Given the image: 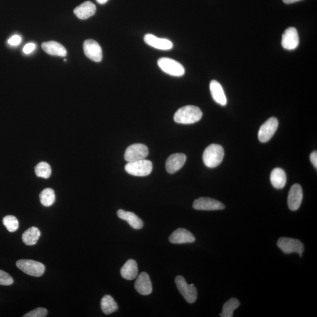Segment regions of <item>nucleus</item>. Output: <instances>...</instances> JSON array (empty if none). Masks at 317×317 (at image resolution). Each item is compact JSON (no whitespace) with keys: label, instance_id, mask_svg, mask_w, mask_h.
Segmentation results:
<instances>
[{"label":"nucleus","instance_id":"f257e3e1","mask_svg":"<svg viewBox=\"0 0 317 317\" xmlns=\"http://www.w3.org/2000/svg\"><path fill=\"white\" fill-rule=\"evenodd\" d=\"M203 113L198 106H187L176 111L174 115L175 122L182 124H192L202 119Z\"/></svg>","mask_w":317,"mask_h":317},{"label":"nucleus","instance_id":"f03ea898","mask_svg":"<svg viewBox=\"0 0 317 317\" xmlns=\"http://www.w3.org/2000/svg\"><path fill=\"white\" fill-rule=\"evenodd\" d=\"M223 147L217 144H211L207 147L203 155V161L208 168H214L220 164L224 158Z\"/></svg>","mask_w":317,"mask_h":317},{"label":"nucleus","instance_id":"7ed1b4c3","mask_svg":"<svg viewBox=\"0 0 317 317\" xmlns=\"http://www.w3.org/2000/svg\"><path fill=\"white\" fill-rule=\"evenodd\" d=\"M152 162L145 159L128 162L125 166L127 173L136 176H148L152 172Z\"/></svg>","mask_w":317,"mask_h":317},{"label":"nucleus","instance_id":"20e7f679","mask_svg":"<svg viewBox=\"0 0 317 317\" xmlns=\"http://www.w3.org/2000/svg\"><path fill=\"white\" fill-rule=\"evenodd\" d=\"M16 265L25 274L34 277H38L43 275L45 270L43 264L32 260H19L16 263Z\"/></svg>","mask_w":317,"mask_h":317},{"label":"nucleus","instance_id":"39448f33","mask_svg":"<svg viewBox=\"0 0 317 317\" xmlns=\"http://www.w3.org/2000/svg\"><path fill=\"white\" fill-rule=\"evenodd\" d=\"M158 66L164 73L173 77H182L185 73V70L181 64L173 59L161 58L158 61Z\"/></svg>","mask_w":317,"mask_h":317},{"label":"nucleus","instance_id":"423d86ee","mask_svg":"<svg viewBox=\"0 0 317 317\" xmlns=\"http://www.w3.org/2000/svg\"><path fill=\"white\" fill-rule=\"evenodd\" d=\"M175 283L177 288L186 302L194 303L198 297L197 290L194 284H188L184 277L179 276L176 277Z\"/></svg>","mask_w":317,"mask_h":317},{"label":"nucleus","instance_id":"0eeeda50","mask_svg":"<svg viewBox=\"0 0 317 317\" xmlns=\"http://www.w3.org/2000/svg\"><path fill=\"white\" fill-rule=\"evenodd\" d=\"M277 246L284 253L291 254L297 253L300 257L305 250L303 244L299 240L293 239L292 238L282 237L278 240Z\"/></svg>","mask_w":317,"mask_h":317},{"label":"nucleus","instance_id":"6e6552de","mask_svg":"<svg viewBox=\"0 0 317 317\" xmlns=\"http://www.w3.org/2000/svg\"><path fill=\"white\" fill-rule=\"evenodd\" d=\"M149 155V149L146 145L136 143L130 145L126 150L125 159L127 162L144 159Z\"/></svg>","mask_w":317,"mask_h":317},{"label":"nucleus","instance_id":"1a4fd4ad","mask_svg":"<svg viewBox=\"0 0 317 317\" xmlns=\"http://www.w3.org/2000/svg\"><path fill=\"white\" fill-rule=\"evenodd\" d=\"M279 126V121L276 117H272L260 127L258 138L261 142H267L274 135Z\"/></svg>","mask_w":317,"mask_h":317},{"label":"nucleus","instance_id":"9d476101","mask_svg":"<svg viewBox=\"0 0 317 317\" xmlns=\"http://www.w3.org/2000/svg\"><path fill=\"white\" fill-rule=\"evenodd\" d=\"M193 208L198 211L223 210L225 206L215 199L209 198H200L195 201Z\"/></svg>","mask_w":317,"mask_h":317},{"label":"nucleus","instance_id":"9b49d317","mask_svg":"<svg viewBox=\"0 0 317 317\" xmlns=\"http://www.w3.org/2000/svg\"><path fill=\"white\" fill-rule=\"evenodd\" d=\"M84 51L86 56L96 63H99L103 59V50L100 45L96 41L90 39L84 42Z\"/></svg>","mask_w":317,"mask_h":317},{"label":"nucleus","instance_id":"f8f14e48","mask_svg":"<svg viewBox=\"0 0 317 317\" xmlns=\"http://www.w3.org/2000/svg\"><path fill=\"white\" fill-rule=\"evenodd\" d=\"M282 45L287 50H293L299 45V36L297 29L290 27L287 29L283 35Z\"/></svg>","mask_w":317,"mask_h":317},{"label":"nucleus","instance_id":"ddd939ff","mask_svg":"<svg viewBox=\"0 0 317 317\" xmlns=\"http://www.w3.org/2000/svg\"><path fill=\"white\" fill-rule=\"evenodd\" d=\"M144 41L149 46L160 50H170L173 47L172 42L168 39L158 38L153 34H146Z\"/></svg>","mask_w":317,"mask_h":317},{"label":"nucleus","instance_id":"4468645a","mask_svg":"<svg viewBox=\"0 0 317 317\" xmlns=\"http://www.w3.org/2000/svg\"><path fill=\"white\" fill-rule=\"evenodd\" d=\"M303 193L299 184H294L291 188L288 196V205L291 211H296L302 204Z\"/></svg>","mask_w":317,"mask_h":317},{"label":"nucleus","instance_id":"2eb2a0df","mask_svg":"<svg viewBox=\"0 0 317 317\" xmlns=\"http://www.w3.org/2000/svg\"><path fill=\"white\" fill-rule=\"evenodd\" d=\"M186 156L183 153H174L169 157L166 162V169L169 173L173 174L179 171L185 165Z\"/></svg>","mask_w":317,"mask_h":317},{"label":"nucleus","instance_id":"dca6fc26","mask_svg":"<svg viewBox=\"0 0 317 317\" xmlns=\"http://www.w3.org/2000/svg\"><path fill=\"white\" fill-rule=\"evenodd\" d=\"M169 241L173 244L192 243L195 241V237L190 231L179 228L170 236Z\"/></svg>","mask_w":317,"mask_h":317},{"label":"nucleus","instance_id":"f3484780","mask_svg":"<svg viewBox=\"0 0 317 317\" xmlns=\"http://www.w3.org/2000/svg\"><path fill=\"white\" fill-rule=\"evenodd\" d=\"M135 289L140 294L148 296L152 292V285L149 276L146 272H142L136 280Z\"/></svg>","mask_w":317,"mask_h":317},{"label":"nucleus","instance_id":"a211bd4d","mask_svg":"<svg viewBox=\"0 0 317 317\" xmlns=\"http://www.w3.org/2000/svg\"><path fill=\"white\" fill-rule=\"evenodd\" d=\"M96 5L93 2L88 1L83 3L74 9V12L78 18L86 19L96 14Z\"/></svg>","mask_w":317,"mask_h":317},{"label":"nucleus","instance_id":"6ab92c4d","mask_svg":"<svg viewBox=\"0 0 317 317\" xmlns=\"http://www.w3.org/2000/svg\"><path fill=\"white\" fill-rule=\"evenodd\" d=\"M210 91L212 98L215 103L221 106H226L227 98L223 87L219 83L215 80L211 81L210 83Z\"/></svg>","mask_w":317,"mask_h":317},{"label":"nucleus","instance_id":"aec40b11","mask_svg":"<svg viewBox=\"0 0 317 317\" xmlns=\"http://www.w3.org/2000/svg\"><path fill=\"white\" fill-rule=\"evenodd\" d=\"M117 216L127 222L130 226L134 228V229L139 230L142 228L143 225V221L141 219L132 212L126 211L120 209L117 212Z\"/></svg>","mask_w":317,"mask_h":317},{"label":"nucleus","instance_id":"412c9836","mask_svg":"<svg viewBox=\"0 0 317 317\" xmlns=\"http://www.w3.org/2000/svg\"><path fill=\"white\" fill-rule=\"evenodd\" d=\"M42 50L46 53L55 56L65 57L67 54L66 49L56 41L45 42L41 45Z\"/></svg>","mask_w":317,"mask_h":317},{"label":"nucleus","instance_id":"4be33fe9","mask_svg":"<svg viewBox=\"0 0 317 317\" xmlns=\"http://www.w3.org/2000/svg\"><path fill=\"white\" fill-rule=\"evenodd\" d=\"M138 273V265L136 261L132 259L127 260L120 269V274L124 279L127 280L135 279Z\"/></svg>","mask_w":317,"mask_h":317},{"label":"nucleus","instance_id":"5701e85b","mask_svg":"<svg viewBox=\"0 0 317 317\" xmlns=\"http://www.w3.org/2000/svg\"><path fill=\"white\" fill-rule=\"evenodd\" d=\"M270 181L271 184L276 189H283L287 182L286 172L283 169L279 168L273 169L271 173Z\"/></svg>","mask_w":317,"mask_h":317},{"label":"nucleus","instance_id":"b1692460","mask_svg":"<svg viewBox=\"0 0 317 317\" xmlns=\"http://www.w3.org/2000/svg\"><path fill=\"white\" fill-rule=\"evenodd\" d=\"M41 236V232L37 227H31L26 230L22 234L23 242L28 246H33L37 243Z\"/></svg>","mask_w":317,"mask_h":317},{"label":"nucleus","instance_id":"393cba45","mask_svg":"<svg viewBox=\"0 0 317 317\" xmlns=\"http://www.w3.org/2000/svg\"><path fill=\"white\" fill-rule=\"evenodd\" d=\"M101 307L103 313L106 315H110L118 309V306L115 300L109 295L105 296L101 300Z\"/></svg>","mask_w":317,"mask_h":317},{"label":"nucleus","instance_id":"a878e982","mask_svg":"<svg viewBox=\"0 0 317 317\" xmlns=\"http://www.w3.org/2000/svg\"><path fill=\"white\" fill-rule=\"evenodd\" d=\"M240 306V302L236 298H231L224 304L222 309V313L220 316L221 317H233V312L235 310Z\"/></svg>","mask_w":317,"mask_h":317},{"label":"nucleus","instance_id":"bb28decb","mask_svg":"<svg viewBox=\"0 0 317 317\" xmlns=\"http://www.w3.org/2000/svg\"><path fill=\"white\" fill-rule=\"evenodd\" d=\"M40 199L41 204L45 207H50L54 204L55 195L53 189L46 188L41 192Z\"/></svg>","mask_w":317,"mask_h":317},{"label":"nucleus","instance_id":"cd10ccee","mask_svg":"<svg viewBox=\"0 0 317 317\" xmlns=\"http://www.w3.org/2000/svg\"><path fill=\"white\" fill-rule=\"evenodd\" d=\"M51 168L48 163L41 162L35 166V172L39 178L48 179L51 175Z\"/></svg>","mask_w":317,"mask_h":317},{"label":"nucleus","instance_id":"c85d7f7f","mask_svg":"<svg viewBox=\"0 0 317 317\" xmlns=\"http://www.w3.org/2000/svg\"><path fill=\"white\" fill-rule=\"evenodd\" d=\"M2 223L9 232H15L19 227V222L14 215H6L3 218Z\"/></svg>","mask_w":317,"mask_h":317},{"label":"nucleus","instance_id":"c756f323","mask_svg":"<svg viewBox=\"0 0 317 317\" xmlns=\"http://www.w3.org/2000/svg\"><path fill=\"white\" fill-rule=\"evenodd\" d=\"M14 283L12 277L5 271L0 270V285L10 286Z\"/></svg>","mask_w":317,"mask_h":317},{"label":"nucleus","instance_id":"7c9ffc66","mask_svg":"<svg viewBox=\"0 0 317 317\" xmlns=\"http://www.w3.org/2000/svg\"><path fill=\"white\" fill-rule=\"evenodd\" d=\"M47 315V310L44 308H37L26 314L24 317H44Z\"/></svg>","mask_w":317,"mask_h":317},{"label":"nucleus","instance_id":"2f4dec72","mask_svg":"<svg viewBox=\"0 0 317 317\" xmlns=\"http://www.w3.org/2000/svg\"><path fill=\"white\" fill-rule=\"evenodd\" d=\"M21 38L20 36L18 35H14L12 37L9 39L8 43L12 46H16L21 43Z\"/></svg>","mask_w":317,"mask_h":317},{"label":"nucleus","instance_id":"473e14b6","mask_svg":"<svg viewBox=\"0 0 317 317\" xmlns=\"http://www.w3.org/2000/svg\"><path fill=\"white\" fill-rule=\"evenodd\" d=\"M36 45L34 43H28L26 44L23 48V51L25 54L31 53L35 50Z\"/></svg>","mask_w":317,"mask_h":317},{"label":"nucleus","instance_id":"72a5a7b5","mask_svg":"<svg viewBox=\"0 0 317 317\" xmlns=\"http://www.w3.org/2000/svg\"><path fill=\"white\" fill-rule=\"evenodd\" d=\"M310 161H311L313 165L317 169V152L314 151L311 153L310 156Z\"/></svg>","mask_w":317,"mask_h":317},{"label":"nucleus","instance_id":"f704fd0d","mask_svg":"<svg viewBox=\"0 0 317 317\" xmlns=\"http://www.w3.org/2000/svg\"><path fill=\"white\" fill-rule=\"evenodd\" d=\"M283 1L286 4H292V3L298 2L301 0H283Z\"/></svg>","mask_w":317,"mask_h":317},{"label":"nucleus","instance_id":"c9c22d12","mask_svg":"<svg viewBox=\"0 0 317 317\" xmlns=\"http://www.w3.org/2000/svg\"><path fill=\"white\" fill-rule=\"evenodd\" d=\"M98 3H99L100 4H104L108 1V0H96Z\"/></svg>","mask_w":317,"mask_h":317}]
</instances>
